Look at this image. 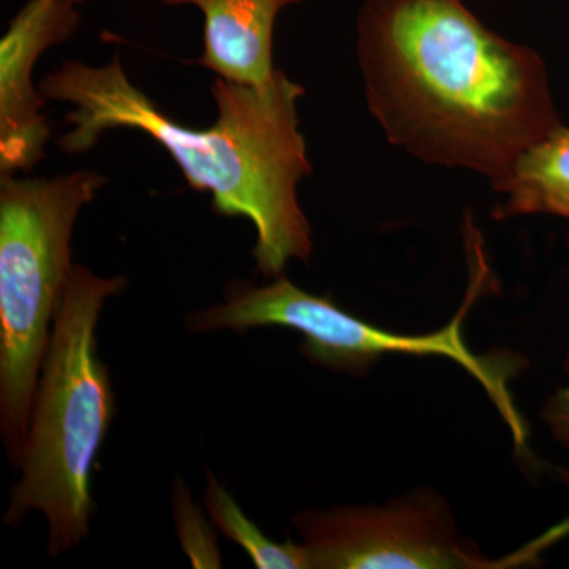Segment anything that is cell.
<instances>
[{
	"label": "cell",
	"mask_w": 569,
	"mask_h": 569,
	"mask_svg": "<svg viewBox=\"0 0 569 569\" xmlns=\"http://www.w3.org/2000/svg\"><path fill=\"white\" fill-rule=\"evenodd\" d=\"M358 62L391 144L498 186L561 126L537 51L490 31L462 0H365Z\"/></svg>",
	"instance_id": "6da1fadb"
},
{
	"label": "cell",
	"mask_w": 569,
	"mask_h": 569,
	"mask_svg": "<svg viewBox=\"0 0 569 569\" xmlns=\"http://www.w3.org/2000/svg\"><path fill=\"white\" fill-rule=\"evenodd\" d=\"M40 91L73 107L59 140L63 152L89 151L108 130L148 134L173 157L190 187L211 193L217 212L252 222L253 258L266 279L282 276L291 260H309L312 228L298 200L299 183L312 173L299 130L305 89L282 70L261 88L217 78V119L208 129L164 114L129 80L118 56L99 67L66 62L40 82Z\"/></svg>",
	"instance_id": "7a4b0ae2"
},
{
	"label": "cell",
	"mask_w": 569,
	"mask_h": 569,
	"mask_svg": "<svg viewBox=\"0 0 569 569\" xmlns=\"http://www.w3.org/2000/svg\"><path fill=\"white\" fill-rule=\"evenodd\" d=\"M123 287L126 277L104 279L74 266L41 365L22 475L3 522L14 527L40 511L50 523L48 552L54 557L88 537L96 511L91 477L116 411L97 323L104 301Z\"/></svg>",
	"instance_id": "3957f363"
},
{
	"label": "cell",
	"mask_w": 569,
	"mask_h": 569,
	"mask_svg": "<svg viewBox=\"0 0 569 569\" xmlns=\"http://www.w3.org/2000/svg\"><path fill=\"white\" fill-rule=\"evenodd\" d=\"M107 178L74 171L14 179L0 187V422L6 451L20 467L41 365L69 287L78 213Z\"/></svg>",
	"instance_id": "277c9868"
},
{
	"label": "cell",
	"mask_w": 569,
	"mask_h": 569,
	"mask_svg": "<svg viewBox=\"0 0 569 569\" xmlns=\"http://www.w3.org/2000/svg\"><path fill=\"white\" fill-rule=\"evenodd\" d=\"M473 250L475 280L468 288L466 305L449 325L432 335L385 331L351 316L325 296L307 293L284 276L260 287L231 283L223 305L193 312L187 318V326L194 332L223 328L247 331L266 326L293 329L302 336L299 348L307 359L353 376H365L387 355L445 356L463 367L485 388L511 430L516 447L522 451L529 440V430L508 388L509 380L522 367V359H516L511 353L475 355L463 339V320L489 272L478 241H475Z\"/></svg>",
	"instance_id": "5b68a950"
},
{
	"label": "cell",
	"mask_w": 569,
	"mask_h": 569,
	"mask_svg": "<svg viewBox=\"0 0 569 569\" xmlns=\"http://www.w3.org/2000/svg\"><path fill=\"white\" fill-rule=\"evenodd\" d=\"M295 526L312 569L490 568L443 498L422 490L387 507L305 511Z\"/></svg>",
	"instance_id": "8992f818"
},
{
	"label": "cell",
	"mask_w": 569,
	"mask_h": 569,
	"mask_svg": "<svg viewBox=\"0 0 569 569\" xmlns=\"http://www.w3.org/2000/svg\"><path fill=\"white\" fill-rule=\"evenodd\" d=\"M80 22L71 0H29L0 40V171L29 170L50 140L44 96L32 73L48 48L69 39Z\"/></svg>",
	"instance_id": "52a82bcc"
},
{
	"label": "cell",
	"mask_w": 569,
	"mask_h": 569,
	"mask_svg": "<svg viewBox=\"0 0 569 569\" xmlns=\"http://www.w3.org/2000/svg\"><path fill=\"white\" fill-rule=\"evenodd\" d=\"M193 6L204 18V50L198 63L223 80L261 86L276 74L272 47L277 17L301 0H163Z\"/></svg>",
	"instance_id": "ba28073f"
},
{
	"label": "cell",
	"mask_w": 569,
	"mask_h": 569,
	"mask_svg": "<svg viewBox=\"0 0 569 569\" xmlns=\"http://www.w3.org/2000/svg\"><path fill=\"white\" fill-rule=\"evenodd\" d=\"M505 197L498 220L549 213L569 220V127L559 126L519 157L493 187Z\"/></svg>",
	"instance_id": "9c48e42d"
},
{
	"label": "cell",
	"mask_w": 569,
	"mask_h": 569,
	"mask_svg": "<svg viewBox=\"0 0 569 569\" xmlns=\"http://www.w3.org/2000/svg\"><path fill=\"white\" fill-rule=\"evenodd\" d=\"M204 505L217 529L244 550L254 567L260 569L312 568L309 552L302 542L296 545L291 539L287 542H274L266 537L263 531L247 518L246 512L239 508L230 492L220 486L217 478L209 471Z\"/></svg>",
	"instance_id": "30bf717a"
},
{
	"label": "cell",
	"mask_w": 569,
	"mask_h": 569,
	"mask_svg": "<svg viewBox=\"0 0 569 569\" xmlns=\"http://www.w3.org/2000/svg\"><path fill=\"white\" fill-rule=\"evenodd\" d=\"M174 511L179 538L187 556L198 568H219L220 553L211 527L190 501L186 485L174 486Z\"/></svg>",
	"instance_id": "8fae6325"
},
{
	"label": "cell",
	"mask_w": 569,
	"mask_h": 569,
	"mask_svg": "<svg viewBox=\"0 0 569 569\" xmlns=\"http://www.w3.org/2000/svg\"><path fill=\"white\" fill-rule=\"evenodd\" d=\"M568 381L565 387L550 397L545 408V419L548 422L550 432L569 447V361L567 365Z\"/></svg>",
	"instance_id": "7c38bea8"
},
{
	"label": "cell",
	"mask_w": 569,
	"mask_h": 569,
	"mask_svg": "<svg viewBox=\"0 0 569 569\" xmlns=\"http://www.w3.org/2000/svg\"><path fill=\"white\" fill-rule=\"evenodd\" d=\"M71 2H73V3H80V2H82V0H71Z\"/></svg>",
	"instance_id": "4fadbf2b"
}]
</instances>
